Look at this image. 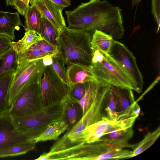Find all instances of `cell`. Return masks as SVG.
Wrapping results in <instances>:
<instances>
[{"label": "cell", "mask_w": 160, "mask_h": 160, "mask_svg": "<svg viewBox=\"0 0 160 160\" xmlns=\"http://www.w3.org/2000/svg\"><path fill=\"white\" fill-rule=\"evenodd\" d=\"M93 33L65 27L57 40L58 54L67 66L73 64L90 67L93 51L91 41Z\"/></svg>", "instance_id": "obj_1"}, {"label": "cell", "mask_w": 160, "mask_h": 160, "mask_svg": "<svg viewBox=\"0 0 160 160\" xmlns=\"http://www.w3.org/2000/svg\"><path fill=\"white\" fill-rule=\"evenodd\" d=\"M63 102L43 107L31 114L12 118L16 129L29 140L33 141L48 126L62 119Z\"/></svg>", "instance_id": "obj_2"}, {"label": "cell", "mask_w": 160, "mask_h": 160, "mask_svg": "<svg viewBox=\"0 0 160 160\" xmlns=\"http://www.w3.org/2000/svg\"><path fill=\"white\" fill-rule=\"evenodd\" d=\"M109 90L101 93L79 121L58 139L61 145L67 146L76 143L80 134L87 127L98 122L105 116L104 109Z\"/></svg>", "instance_id": "obj_3"}, {"label": "cell", "mask_w": 160, "mask_h": 160, "mask_svg": "<svg viewBox=\"0 0 160 160\" xmlns=\"http://www.w3.org/2000/svg\"><path fill=\"white\" fill-rule=\"evenodd\" d=\"M45 67L43 58H40L30 61L18 68L9 88L8 103L10 108L25 87L32 83L40 82Z\"/></svg>", "instance_id": "obj_4"}, {"label": "cell", "mask_w": 160, "mask_h": 160, "mask_svg": "<svg viewBox=\"0 0 160 160\" xmlns=\"http://www.w3.org/2000/svg\"><path fill=\"white\" fill-rule=\"evenodd\" d=\"M40 88L43 107L62 102L69 94L70 87L58 76L52 65L45 66Z\"/></svg>", "instance_id": "obj_5"}, {"label": "cell", "mask_w": 160, "mask_h": 160, "mask_svg": "<svg viewBox=\"0 0 160 160\" xmlns=\"http://www.w3.org/2000/svg\"><path fill=\"white\" fill-rule=\"evenodd\" d=\"M109 54L129 79L132 90L141 93L143 85V77L132 53L124 44L114 40Z\"/></svg>", "instance_id": "obj_6"}, {"label": "cell", "mask_w": 160, "mask_h": 160, "mask_svg": "<svg viewBox=\"0 0 160 160\" xmlns=\"http://www.w3.org/2000/svg\"><path fill=\"white\" fill-rule=\"evenodd\" d=\"M103 55L102 62L92 63L90 67L94 78L105 84L132 90L130 81L123 70L109 54Z\"/></svg>", "instance_id": "obj_7"}, {"label": "cell", "mask_w": 160, "mask_h": 160, "mask_svg": "<svg viewBox=\"0 0 160 160\" xmlns=\"http://www.w3.org/2000/svg\"><path fill=\"white\" fill-rule=\"evenodd\" d=\"M40 82L25 87L18 96L8 113L12 118L28 115L43 107Z\"/></svg>", "instance_id": "obj_8"}, {"label": "cell", "mask_w": 160, "mask_h": 160, "mask_svg": "<svg viewBox=\"0 0 160 160\" xmlns=\"http://www.w3.org/2000/svg\"><path fill=\"white\" fill-rule=\"evenodd\" d=\"M138 117L134 116L126 118L118 117L110 120L103 117L100 121L87 127L80 134L76 143H90L98 142L112 128L132 127Z\"/></svg>", "instance_id": "obj_9"}, {"label": "cell", "mask_w": 160, "mask_h": 160, "mask_svg": "<svg viewBox=\"0 0 160 160\" xmlns=\"http://www.w3.org/2000/svg\"><path fill=\"white\" fill-rule=\"evenodd\" d=\"M29 3L35 6L58 32L66 26L62 14L63 7L48 0H30Z\"/></svg>", "instance_id": "obj_10"}, {"label": "cell", "mask_w": 160, "mask_h": 160, "mask_svg": "<svg viewBox=\"0 0 160 160\" xmlns=\"http://www.w3.org/2000/svg\"><path fill=\"white\" fill-rule=\"evenodd\" d=\"M111 89L115 98L118 115L126 118L136 116L132 112L136 102L132 90L112 85Z\"/></svg>", "instance_id": "obj_11"}, {"label": "cell", "mask_w": 160, "mask_h": 160, "mask_svg": "<svg viewBox=\"0 0 160 160\" xmlns=\"http://www.w3.org/2000/svg\"><path fill=\"white\" fill-rule=\"evenodd\" d=\"M28 140L15 129L8 114L0 116V149L12 144Z\"/></svg>", "instance_id": "obj_12"}, {"label": "cell", "mask_w": 160, "mask_h": 160, "mask_svg": "<svg viewBox=\"0 0 160 160\" xmlns=\"http://www.w3.org/2000/svg\"><path fill=\"white\" fill-rule=\"evenodd\" d=\"M84 83L85 93L83 97L77 101L82 109L83 116L97 97L103 92L109 89L111 85L100 82L96 79Z\"/></svg>", "instance_id": "obj_13"}, {"label": "cell", "mask_w": 160, "mask_h": 160, "mask_svg": "<svg viewBox=\"0 0 160 160\" xmlns=\"http://www.w3.org/2000/svg\"><path fill=\"white\" fill-rule=\"evenodd\" d=\"M133 134L132 127L113 128L103 135L99 141L123 148H130L133 149L134 145L130 144L128 142Z\"/></svg>", "instance_id": "obj_14"}, {"label": "cell", "mask_w": 160, "mask_h": 160, "mask_svg": "<svg viewBox=\"0 0 160 160\" xmlns=\"http://www.w3.org/2000/svg\"><path fill=\"white\" fill-rule=\"evenodd\" d=\"M20 26L24 27L18 12L0 11V35L8 36L13 41L15 38V31L19 30Z\"/></svg>", "instance_id": "obj_15"}, {"label": "cell", "mask_w": 160, "mask_h": 160, "mask_svg": "<svg viewBox=\"0 0 160 160\" xmlns=\"http://www.w3.org/2000/svg\"><path fill=\"white\" fill-rule=\"evenodd\" d=\"M62 119L68 125L67 131H69L83 116L82 109L78 102L69 96L63 101Z\"/></svg>", "instance_id": "obj_16"}, {"label": "cell", "mask_w": 160, "mask_h": 160, "mask_svg": "<svg viewBox=\"0 0 160 160\" xmlns=\"http://www.w3.org/2000/svg\"><path fill=\"white\" fill-rule=\"evenodd\" d=\"M15 71L5 72L0 75V116L8 114L9 105V91L10 84Z\"/></svg>", "instance_id": "obj_17"}, {"label": "cell", "mask_w": 160, "mask_h": 160, "mask_svg": "<svg viewBox=\"0 0 160 160\" xmlns=\"http://www.w3.org/2000/svg\"><path fill=\"white\" fill-rule=\"evenodd\" d=\"M66 72L70 86L74 84L83 83L95 79L90 67L82 65H70L67 66Z\"/></svg>", "instance_id": "obj_18"}, {"label": "cell", "mask_w": 160, "mask_h": 160, "mask_svg": "<svg viewBox=\"0 0 160 160\" xmlns=\"http://www.w3.org/2000/svg\"><path fill=\"white\" fill-rule=\"evenodd\" d=\"M68 128V125L62 119L49 124L46 128L33 141L35 143L48 140L57 141L59 136Z\"/></svg>", "instance_id": "obj_19"}, {"label": "cell", "mask_w": 160, "mask_h": 160, "mask_svg": "<svg viewBox=\"0 0 160 160\" xmlns=\"http://www.w3.org/2000/svg\"><path fill=\"white\" fill-rule=\"evenodd\" d=\"M35 144L33 141L27 140L7 146L0 149V158L25 154L34 150Z\"/></svg>", "instance_id": "obj_20"}, {"label": "cell", "mask_w": 160, "mask_h": 160, "mask_svg": "<svg viewBox=\"0 0 160 160\" xmlns=\"http://www.w3.org/2000/svg\"><path fill=\"white\" fill-rule=\"evenodd\" d=\"M114 40L111 35L101 31L95 30L92 35L91 48L93 51L98 50L103 54H109Z\"/></svg>", "instance_id": "obj_21"}, {"label": "cell", "mask_w": 160, "mask_h": 160, "mask_svg": "<svg viewBox=\"0 0 160 160\" xmlns=\"http://www.w3.org/2000/svg\"><path fill=\"white\" fill-rule=\"evenodd\" d=\"M24 16L25 26L23 27L25 31H34L39 35L40 22L42 16L39 10L33 5H29L26 9Z\"/></svg>", "instance_id": "obj_22"}, {"label": "cell", "mask_w": 160, "mask_h": 160, "mask_svg": "<svg viewBox=\"0 0 160 160\" xmlns=\"http://www.w3.org/2000/svg\"><path fill=\"white\" fill-rule=\"evenodd\" d=\"M39 34L44 40L51 44L57 46L59 32L51 23L42 14Z\"/></svg>", "instance_id": "obj_23"}, {"label": "cell", "mask_w": 160, "mask_h": 160, "mask_svg": "<svg viewBox=\"0 0 160 160\" xmlns=\"http://www.w3.org/2000/svg\"><path fill=\"white\" fill-rule=\"evenodd\" d=\"M44 39L40 35L34 31H26L22 38L18 42L12 41L11 44L12 48L18 53L28 49L36 42Z\"/></svg>", "instance_id": "obj_24"}, {"label": "cell", "mask_w": 160, "mask_h": 160, "mask_svg": "<svg viewBox=\"0 0 160 160\" xmlns=\"http://www.w3.org/2000/svg\"><path fill=\"white\" fill-rule=\"evenodd\" d=\"M18 53L12 48L0 57V75L8 71H16L18 68Z\"/></svg>", "instance_id": "obj_25"}, {"label": "cell", "mask_w": 160, "mask_h": 160, "mask_svg": "<svg viewBox=\"0 0 160 160\" xmlns=\"http://www.w3.org/2000/svg\"><path fill=\"white\" fill-rule=\"evenodd\" d=\"M160 127L159 126L153 131L144 136L140 142L134 145L133 156H135L146 150L152 146L159 137Z\"/></svg>", "instance_id": "obj_26"}, {"label": "cell", "mask_w": 160, "mask_h": 160, "mask_svg": "<svg viewBox=\"0 0 160 160\" xmlns=\"http://www.w3.org/2000/svg\"><path fill=\"white\" fill-rule=\"evenodd\" d=\"M18 68L31 61L43 58L48 53L36 49H28L18 53Z\"/></svg>", "instance_id": "obj_27"}, {"label": "cell", "mask_w": 160, "mask_h": 160, "mask_svg": "<svg viewBox=\"0 0 160 160\" xmlns=\"http://www.w3.org/2000/svg\"><path fill=\"white\" fill-rule=\"evenodd\" d=\"M104 112L105 117L110 120H113L118 117L126 118L123 116H118L117 114L116 99L111 87L108 92Z\"/></svg>", "instance_id": "obj_28"}, {"label": "cell", "mask_w": 160, "mask_h": 160, "mask_svg": "<svg viewBox=\"0 0 160 160\" xmlns=\"http://www.w3.org/2000/svg\"><path fill=\"white\" fill-rule=\"evenodd\" d=\"M52 66L61 79L66 83L70 86L67 76L66 69L63 60L58 54L52 56Z\"/></svg>", "instance_id": "obj_29"}, {"label": "cell", "mask_w": 160, "mask_h": 160, "mask_svg": "<svg viewBox=\"0 0 160 160\" xmlns=\"http://www.w3.org/2000/svg\"><path fill=\"white\" fill-rule=\"evenodd\" d=\"M28 49H38L52 56L58 54L57 46L51 44L44 40L36 42Z\"/></svg>", "instance_id": "obj_30"}, {"label": "cell", "mask_w": 160, "mask_h": 160, "mask_svg": "<svg viewBox=\"0 0 160 160\" xmlns=\"http://www.w3.org/2000/svg\"><path fill=\"white\" fill-rule=\"evenodd\" d=\"M68 96L71 98L78 101L84 96L85 92L84 83H78L70 85Z\"/></svg>", "instance_id": "obj_31"}, {"label": "cell", "mask_w": 160, "mask_h": 160, "mask_svg": "<svg viewBox=\"0 0 160 160\" xmlns=\"http://www.w3.org/2000/svg\"><path fill=\"white\" fill-rule=\"evenodd\" d=\"M12 41L8 36L0 35V57L12 48L11 44Z\"/></svg>", "instance_id": "obj_32"}, {"label": "cell", "mask_w": 160, "mask_h": 160, "mask_svg": "<svg viewBox=\"0 0 160 160\" xmlns=\"http://www.w3.org/2000/svg\"><path fill=\"white\" fill-rule=\"evenodd\" d=\"M152 12L157 24V33L158 32L160 24V0H152Z\"/></svg>", "instance_id": "obj_33"}, {"label": "cell", "mask_w": 160, "mask_h": 160, "mask_svg": "<svg viewBox=\"0 0 160 160\" xmlns=\"http://www.w3.org/2000/svg\"><path fill=\"white\" fill-rule=\"evenodd\" d=\"M30 0H19L14 3V6L18 13L24 16L25 12L29 5Z\"/></svg>", "instance_id": "obj_34"}, {"label": "cell", "mask_w": 160, "mask_h": 160, "mask_svg": "<svg viewBox=\"0 0 160 160\" xmlns=\"http://www.w3.org/2000/svg\"><path fill=\"white\" fill-rule=\"evenodd\" d=\"M104 58L103 54L99 50H96L93 51V55L92 59V63L102 62Z\"/></svg>", "instance_id": "obj_35"}, {"label": "cell", "mask_w": 160, "mask_h": 160, "mask_svg": "<svg viewBox=\"0 0 160 160\" xmlns=\"http://www.w3.org/2000/svg\"><path fill=\"white\" fill-rule=\"evenodd\" d=\"M64 8L68 7L71 5V0H48Z\"/></svg>", "instance_id": "obj_36"}, {"label": "cell", "mask_w": 160, "mask_h": 160, "mask_svg": "<svg viewBox=\"0 0 160 160\" xmlns=\"http://www.w3.org/2000/svg\"><path fill=\"white\" fill-rule=\"evenodd\" d=\"M43 61L45 66L52 65V56L47 55L45 56L43 58Z\"/></svg>", "instance_id": "obj_37"}, {"label": "cell", "mask_w": 160, "mask_h": 160, "mask_svg": "<svg viewBox=\"0 0 160 160\" xmlns=\"http://www.w3.org/2000/svg\"><path fill=\"white\" fill-rule=\"evenodd\" d=\"M132 112L134 116H138L140 112V108L137 102H135L132 109Z\"/></svg>", "instance_id": "obj_38"}, {"label": "cell", "mask_w": 160, "mask_h": 160, "mask_svg": "<svg viewBox=\"0 0 160 160\" xmlns=\"http://www.w3.org/2000/svg\"><path fill=\"white\" fill-rule=\"evenodd\" d=\"M19 0H6V5L7 6H14V3Z\"/></svg>", "instance_id": "obj_39"}, {"label": "cell", "mask_w": 160, "mask_h": 160, "mask_svg": "<svg viewBox=\"0 0 160 160\" xmlns=\"http://www.w3.org/2000/svg\"><path fill=\"white\" fill-rule=\"evenodd\" d=\"M132 1V6L137 5L138 4L143 0H131Z\"/></svg>", "instance_id": "obj_40"}]
</instances>
